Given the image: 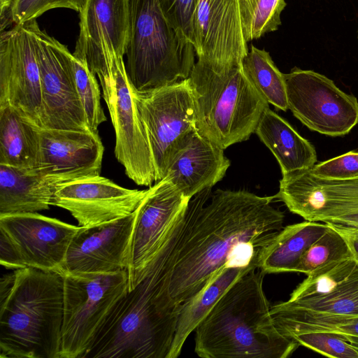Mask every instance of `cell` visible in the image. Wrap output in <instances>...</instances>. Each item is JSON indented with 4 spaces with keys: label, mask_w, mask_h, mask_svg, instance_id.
Listing matches in <instances>:
<instances>
[{
    "label": "cell",
    "mask_w": 358,
    "mask_h": 358,
    "mask_svg": "<svg viewBox=\"0 0 358 358\" xmlns=\"http://www.w3.org/2000/svg\"><path fill=\"white\" fill-rule=\"evenodd\" d=\"M131 89L148 137L156 182L164 178L169 159L178 143L196 129L189 78L144 92Z\"/></svg>",
    "instance_id": "8"
},
{
    "label": "cell",
    "mask_w": 358,
    "mask_h": 358,
    "mask_svg": "<svg viewBox=\"0 0 358 358\" xmlns=\"http://www.w3.org/2000/svg\"><path fill=\"white\" fill-rule=\"evenodd\" d=\"M169 250L162 248L141 280L117 302L84 358H166L179 312L168 292Z\"/></svg>",
    "instance_id": "3"
},
{
    "label": "cell",
    "mask_w": 358,
    "mask_h": 358,
    "mask_svg": "<svg viewBox=\"0 0 358 358\" xmlns=\"http://www.w3.org/2000/svg\"><path fill=\"white\" fill-rule=\"evenodd\" d=\"M0 263L2 266L13 270L26 267L16 247L2 230H0Z\"/></svg>",
    "instance_id": "37"
},
{
    "label": "cell",
    "mask_w": 358,
    "mask_h": 358,
    "mask_svg": "<svg viewBox=\"0 0 358 358\" xmlns=\"http://www.w3.org/2000/svg\"><path fill=\"white\" fill-rule=\"evenodd\" d=\"M308 171L316 177L328 180L358 178V152L350 151L315 164Z\"/></svg>",
    "instance_id": "36"
},
{
    "label": "cell",
    "mask_w": 358,
    "mask_h": 358,
    "mask_svg": "<svg viewBox=\"0 0 358 358\" xmlns=\"http://www.w3.org/2000/svg\"><path fill=\"white\" fill-rule=\"evenodd\" d=\"M86 0H14L12 16L15 24H23L36 20L46 11L57 8L80 12Z\"/></svg>",
    "instance_id": "34"
},
{
    "label": "cell",
    "mask_w": 358,
    "mask_h": 358,
    "mask_svg": "<svg viewBox=\"0 0 358 358\" xmlns=\"http://www.w3.org/2000/svg\"><path fill=\"white\" fill-rule=\"evenodd\" d=\"M189 78L196 129L223 150L249 139L269 108L242 64L215 69L197 61Z\"/></svg>",
    "instance_id": "5"
},
{
    "label": "cell",
    "mask_w": 358,
    "mask_h": 358,
    "mask_svg": "<svg viewBox=\"0 0 358 358\" xmlns=\"http://www.w3.org/2000/svg\"><path fill=\"white\" fill-rule=\"evenodd\" d=\"M266 273L253 268L234 282L195 329L203 358H287L300 345L275 326L263 289Z\"/></svg>",
    "instance_id": "2"
},
{
    "label": "cell",
    "mask_w": 358,
    "mask_h": 358,
    "mask_svg": "<svg viewBox=\"0 0 358 358\" xmlns=\"http://www.w3.org/2000/svg\"><path fill=\"white\" fill-rule=\"evenodd\" d=\"M62 185L36 169L0 164V216L48 210Z\"/></svg>",
    "instance_id": "23"
},
{
    "label": "cell",
    "mask_w": 358,
    "mask_h": 358,
    "mask_svg": "<svg viewBox=\"0 0 358 358\" xmlns=\"http://www.w3.org/2000/svg\"><path fill=\"white\" fill-rule=\"evenodd\" d=\"M64 275L59 358H84L113 308L128 291V273L124 270Z\"/></svg>",
    "instance_id": "7"
},
{
    "label": "cell",
    "mask_w": 358,
    "mask_h": 358,
    "mask_svg": "<svg viewBox=\"0 0 358 358\" xmlns=\"http://www.w3.org/2000/svg\"><path fill=\"white\" fill-rule=\"evenodd\" d=\"M274 197L305 220L358 229V178L328 180L308 171L285 175Z\"/></svg>",
    "instance_id": "12"
},
{
    "label": "cell",
    "mask_w": 358,
    "mask_h": 358,
    "mask_svg": "<svg viewBox=\"0 0 358 358\" xmlns=\"http://www.w3.org/2000/svg\"><path fill=\"white\" fill-rule=\"evenodd\" d=\"M327 224L344 238L352 257L358 261V229L336 224Z\"/></svg>",
    "instance_id": "38"
},
{
    "label": "cell",
    "mask_w": 358,
    "mask_h": 358,
    "mask_svg": "<svg viewBox=\"0 0 358 358\" xmlns=\"http://www.w3.org/2000/svg\"><path fill=\"white\" fill-rule=\"evenodd\" d=\"M344 336L347 339V341L350 343V345L355 348V350L358 353V338L350 336Z\"/></svg>",
    "instance_id": "40"
},
{
    "label": "cell",
    "mask_w": 358,
    "mask_h": 358,
    "mask_svg": "<svg viewBox=\"0 0 358 358\" xmlns=\"http://www.w3.org/2000/svg\"><path fill=\"white\" fill-rule=\"evenodd\" d=\"M80 227L38 213L0 216V230L12 241L26 267L60 273Z\"/></svg>",
    "instance_id": "19"
},
{
    "label": "cell",
    "mask_w": 358,
    "mask_h": 358,
    "mask_svg": "<svg viewBox=\"0 0 358 358\" xmlns=\"http://www.w3.org/2000/svg\"><path fill=\"white\" fill-rule=\"evenodd\" d=\"M328 227L308 220L283 227L262 252L259 268L266 274L295 271L302 256Z\"/></svg>",
    "instance_id": "26"
},
{
    "label": "cell",
    "mask_w": 358,
    "mask_h": 358,
    "mask_svg": "<svg viewBox=\"0 0 358 358\" xmlns=\"http://www.w3.org/2000/svg\"><path fill=\"white\" fill-rule=\"evenodd\" d=\"M41 76V127L89 131L66 46L31 20Z\"/></svg>",
    "instance_id": "10"
},
{
    "label": "cell",
    "mask_w": 358,
    "mask_h": 358,
    "mask_svg": "<svg viewBox=\"0 0 358 358\" xmlns=\"http://www.w3.org/2000/svg\"><path fill=\"white\" fill-rule=\"evenodd\" d=\"M135 217L136 210L96 226L81 227L69 247L62 273L105 274L127 271Z\"/></svg>",
    "instance_id": "17"
},
{
    "label": "cell",
    "mask_w": 358,
    "mask_h": 358,
    "mask_svg": "<svg viewBox=\"0 0 358 358\" xmlns=\"http://www.w3.org/2000/svg\"><path fill=\"white\" fill-rule=\"evenodd\" d=\"M129 9L125 67L131 87L144 92L188 78L194 48L171 26L159 0H129Z\"/></svg>",
    "instance_id": "6"
},
{
    "label": "cell",
    "mask_w": 358,
    "mask_h": 358,
    "mask_svg": "<svg viewBox=\"0 0 358 358\" xmlns=\"http://www.w3.org/2000/svg\"><path fill=\"white\" fill-rule=\"evenodd\" d=\"M80 14V34L73 53L99 77L107 101L113 87V54H126L129 36V0H86Z\"/></svg>",
    "instance_id": "11"
},
{
    "label": "cell",
    "mask_w": 358,
    "mask_h": 358,
    "mask_svg": "<svg viewBox=\"0 0 358 358\" xmlns=\"http://www.w3.org/2000/svg\"><path fill=\"white\" fill-rule=\"evenodd\" d=\"M327 224V230L302 256L295 272L308 275L328 264L352 257L344 238L329 224Z\"/></svg>",
    "instance_id": "32"
},
{
    "label": "cell",
    "mask_w": 358,
    "mask_h": 358,
    "mask_svg": "<svg viewBox=\"0 0 358 358\" xmlns=\"http://www.w3.org/2000/svg\"><path fill=\"white\" fill-rule=\"evenodd\" d=\"M299 345L324 356L334 358H358V353L347 339L327 331H306L289 336Z\"/></svg>",
    "instance_id": "33"
},
{
    "label": "cell",
    "mask_w": 358,
    "mask_h": 358,
    "mask_svg": "<svg viewBox=\"0 0 358 358\" xmlns=\"http://www.w3.org/2000/svg\"><path fill=\"white\" fill-rule=\"evenodd\" d=\"M358 37V36H357Z\"/></svg>",
    "instance_id": "42"
},
{
    "label": "cell",
    "mask_w": 358,
    "mask_h": 358,
    "mask_svg": "<svg viewBox=\"0 0 358 358\" xmlns=\"http://www.w3.org/2000/svg\"><path fill=\"white\" fill-rule=\"evenodd\" d=\"M210 190L189 201V220L169 283V301L177 310L224 268H259L262 252L283 228L284 213L271 204L274 196Z\"/></svg>",
    "instance_id": "1"
},
{
    "label": "cell",
    "mask_w": 358,
    "mask_h": 358,
    "mask_svg": "<svg viewBox=\"0 0 358 358\" xmlns=\"http://www.w3.org/2000/svg\"><path fill=\"white\" fill-rule=\"evenodd\" d=\"M255 133L275 156L282 176L308 171L317 162L313 145L269 108L262 113Z\"/></svg>",
    "instance_id": "24"
},
{
    "label": "cell",
    "mask_w": 358,
    "mask_h": 358,
    "mask_svg": "<svg viewBox=\"0 0 358 358\" xmlns=\"http://www.w3.org/2000/svg\"><path fill=\"white\" fill-rule=\"evenodd\" d=\"M277 305L320 314L358 315V261L351 257L315 270L287 301Z\"/></svg>",
    "instance_id": "20"
},
{
    "label": "cell",
    "mask_w": 358,
    "mask_h": 358,
    "mask_svg": "<svg viewBox=\"0 0 358 358\" xmlns=\"http://www.w3.org/2000/svg\"><path fill=\"white\" fill-rule=\"evenodd\" d=\"M242 66L267 102L278 110L287 111L288 103L284 73L275 66L269 52L251 45Z\"/></svg>",
    "instance_id": "29"
},
{
    "label": "cell",
    "mask_w": 358,
    "mask_h": 358,
    "mask_svg": "<svg viewBox=\"0 0 358 358\" xmlns=\"http://www.w3.org/2000/svg\"><path fill=\"white\" fill-rule=\"evenodd\" d=\"M284 78L288 109L310 130L341 136L358 124L357 98L327 76L295 67Z\"/></svg>",
    "instance_id": "9"
},
{
    "label": "cell",
    "mask_w": 358,
    "mask_h": 358,
    "mask_svg": "<svg viewBox=\"0 0 358 358\" xmlns=\"http://www.w3.org/2000/svg\"><path fill=\"white\" fill-rule=\"evenodd\" d=\"M271 315L278 330L288 337L318 331L358 338V315L320 314L283 308L277 304L271 307Z\"/></svg>",
    "instance_id": "28"
},
{
    "label": "cell",
    "mask_w": 358,
    "mask_h": 358,
    "mask_svg": "<svg viewBox=\"0 0 358 358\" xmlns=\"http://www.w3.org/2000/svg\"><path fill=\"white\" fill-rule=\"evenodd\" d=\"M147 192L125 188L98 176L61 185L52 205L68 210L79 226L91 227L131 214Z\"/></svg>",
    "instance_id": "18"
},
{
    "label": "cell",
    "mask_w": 358,
    "mask_h": 358,
    "mask_svg": "<svg viewBox=\"0 0 358 358\" xmlns=\"http://www.w3.org/2000/svg\"><path fill=\"white\" fill-rule=\"evenodd\" d=\"M159 3L166 19L180 37L192 44V18L196 0H159Z\"/></svg>",
    "instance_id": "35"
},
{
    "label": "cell",
    "mask_w": 358,
    "mask_h": 358,
    "mask_svg": "<svg viewBox=\"0 0 358 358\" xmlns=\"http://www.w3.org/2000/svg\"><path fill=\"white\" fill-rule=\"evenodd\" d=\"M224 150L196 129L176 145L166 165L165 176L186 197L192 199L220 181L230 166Z\"/></svg>",
    "instance_id": "22"
},
{
    "label": "cell",
    "mask_w": 358,
    "mask_h": 358,
    "mask_svg": "<svg viewBox=\"0 0 358 358\" xmlns=\"http://www.w3.org/2000/svg\"><path fill=\"white\" fill-rule=\"evenodd\" d=\"M15 280V272L2 276L0 282V301H2L10 292Z\"/></svg>",
    "instance_id": "39"
},
{
    "label": "cell",
    "mask_w": 358,
    "mask_h": 358,
    "mask_svg": "<svg viewBox=\"0 0 358 358\" xmlns=\"http://www.w3.org/2000/svg\"><path fill=\"white\" fill-rule=\"evenodd\" d=\"M39 129V126L13 107H0V164L36 169L40 152Z\"/></svg>",
    "instance_id": "25"
},
{
    "label": "cell",
    "mask_w": 358,
    "mask_h": 358,
    "mask_svg": "<svg viewBox=\"0 0 358 358\" xmlns=\"http://www.w3.org/2000/svg\"><path fill=\"white\" fill-rule=\"evenodd\" d=\"M285 0H249L240 3L243 34L247 42L276 31Z\"/></svg>",
    "instance_id": "30"
},
{
    "label": "cell",
    "mask_w": 358,
    "mask_h": 358,
    "mask_svg": "<svg viewBox=\"0 0 358 358\" xmlns=\"http://www.w3.org/2000/svg\"><path fill=\"white\" fill-rule=\"evenodd\" d=\"M111 70L113 87L105 102L115 130V156L128 178L138 185L150 187L155 182L153 159L123 57L113 55Z\"/></svg>",
    "instance_id": "14"
},
{
    "label": "cell",
    "mask_w": 358,
    "mask_h": 358,
    "mask_svg": "<svg viewBox=\"0 0 358 358\" xmlns=\"http://www.w3.org/2000/svg\"><path fill=\"white\" fill-rule=\"evenodd\" d=\"M0 301L1 358H59L64 275L24 267Z\"/></svg>",
    "instance_id": "4"
},
{
    "label": "cell",
    "mask_w": 358,
    "mask_h": 358,
    "mask_svg": "<svg viewBox=\"0 0 358 358\" xmlns=\"http://www.w3.org/2000/svg\"><path fill=\"white\" fill-rule=\"evenodd\" d=\"M192 43L198 62L213 69L241 64L249 49L240 0H196Z\"/></svg>",
    "instance_id": "16"
},
{
    "label": "cell",
    "mask_w": 358,
    "mask_h": 358,
    "mask_svg": "<svg viewBox=\"0 0 358 358\" xmlns=\"http://www.w3.org/2000/svg\"><path fill=\"white\" fill-rule=\"evenodd\" d=\"M190 199L167 176L148 189L136 210L127 269L128 290L141 280L171 229L185 212Z\"/></svg>",
    "instance_id": "15"
},
{
    "label": "cell",
    "mask_w": 358,
    "mask_h": 358,
    "mask_svg": "<svg viewBox=\"0 0 358 358\" xmlns=\"http://www.w3.org/2000/svg\"><path fill=\"white\" fill-rule=\"evenodd\" d=\"M249 1V0H240V3H241V2H245V1Z\"/></svg>",
    "instance_id": "41"
},
{
    "label": "cell",
    "mask_w": 358,
    "mask_h": 358,
    "mask_svg": "<svg viewBox=\"0 0 358 358\" xmlns=\"http://www.w3.org/2000/svg\"><path fill=\"white\" fill-rule=\"evenodd\" d=\"M41 76L31 21L1 32L0 107L10 106L41 127Z\"/></svg>",
    "instance_id": "13"
},
{
    "label": "cell",
    "mask_w": 358,
    "mask_h": 358,
    "mask_svg": "<svg viewBox=\"0 0 358 358\" xmlns=\"http://www.w3.org/2000/svg\"><path fill=\"white\" fill-rule=\"evenodd\" d=\"M253 267H226L192 298L180 305L176 332L166 358L178 357L187 337L207 316L218 300L240 277Z\"/></svg>",
    "instance_id": "27"
},
{
    "label": "cell",
    "mask_w": 358,
    "mask_h": 358,
    "mask_svg": "<svg viewBox=\"0 0 358 358\" xmlns=\"http://www.w3.org/2000/svg\"><path fill=\"white\" fill-rule=\"evenodd\" d=\"M39 173L65 184L100 176L104 147L98 132L40 127Z\"/></svg>",
    "instance_id": "21"
},
{
    "label": "cell",
    "mask_w": 358,
    "mask_h": 358,
    "mask_svg": "<svg viewBox=\"0 0 358 358\" xmlns=\"http://www.w3.org/2000/svg\"><path fill=\"white\" fill-rule=\"evenodd\" d=\"M77 91L85 110L90 131L98 132V127L107 120L101 104V91L95 75L85 61L69 52Z\"/></svg>",
    "instance_id": "31"
}]
</instances>
